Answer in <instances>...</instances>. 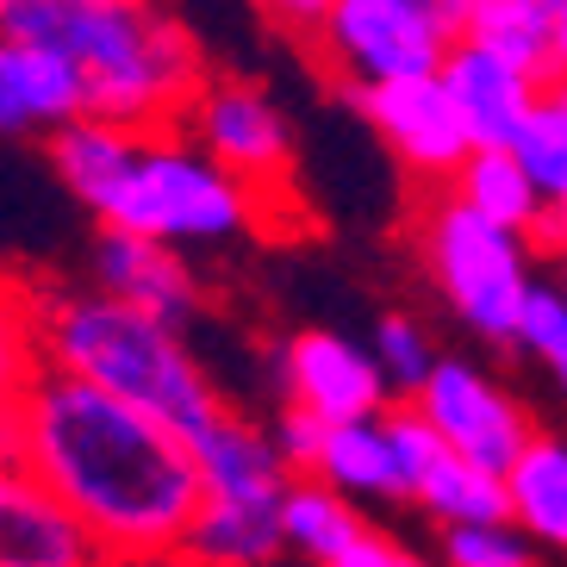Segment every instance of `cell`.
Segmentation results:
<instances>
[{
	"mask_svg": "<svg viewBox=\"0 0 567 567\" xmlns=\"http://www.w3.org/2000/svg\"><path fill=\"white\" fill-rule=\"evenodd\" d=\"M287 499H237V493H206L200 517L182 543V567H268L287 555L281 530Z\"/></svg>",
	"mask_w": 567,
	"mask_h": 567,
	"instance_id": "obj_15",
	"label": "cell"
},
{
	"mask_svg": "<svg viewBox=\"0 0 567 567\" xmlns=\"http://www.w3.org/2000/svg\"><path fill=\"white\" fill-rule=\"evenodd\" d=\"M13 306L25 312V331L13 324V355L82 374L118 400L168 417L187 436H206L225 417V400L200 355L187 350L182 324L118 300L106 287H44Z\"/></svg>",
	"mask_w": 567,
	"mask_h": 567,
	"instance_id": "obj_3",
	"label": "cell"
},
{
	"mask_svg": "<svg viewBox=\"0 0 567 567\" xmlns=\"http://www.w3.org/2000/svg\"><path fill=\"white\" fill-rule=\"evenodd\" d=\"M87 275H94V287L168 318V324H187V318L200 312V275L187 268L182 244H163V237L101 225L94 250H87Z\"/></svg>",
	"mask_w": 567,
	"mask_h": 567,
	"instance_id": "obj_14",
	"label": "cell"
},
{
	"mask_svg": "<svg viewBox=\"0 0 567 567\" xmlns=\"http://www.w3.org/2000/svg\"><path fill=\"white\" fill-rule=\"evenodd\" d=\"M331 567H424V561H417V555H405L386 530H362Z\"/></svg>",
	"mask_w": 567,
	"mask_h": 567,
	"instance_id": "obj_27",
	"label": "cell"
},
{
	"mask_svg": "<svg viewBox=\"0 0 567 567\" xmlns=\"http://www.w3.org/2000/svg\"><path fill=\"white\" fill-rule=\"evenodd\" d=\"M7 467H25L94 524L118 567L182 561L206 474L194 436L51 362L13 355Z\"/></svg>",
	"mask_w": 567,
	"mask_h": 567,
	"instance_id": "obj_1",
	"label": "cell"
},
{
	"mask_svg": "<svg viewBox=\"0 0 567 567\" xmlns=\"http://www.w3.org/2000/svg\"><path fill=\"white\" fill-rule=\"evenodd\" d=\"M275 386H281V405H306L324 424H350V417H381L386 405L400 400L393 381H386L374 343H355L343 331H293L275 350Z\"/></svg>",
	"mask_w": 567,
	"mask_h": 567,
	"instance_id": "obj_9",
	"label": "cell"
},
{
	"mask_svg": "<svg viewBox=\"0 0 567 567\" xmlns=\"http://www.w3.org/2000/svg\"><path fill=\"white\" fill-rule=\"evenodd\" d=\"M312 474H318V481H331L337 493H350L355 505L405 499L400 455H393V436H386V412L381 417H350V424H331Z\"/></svg>",
	"mask_w": 567,
	"mask_h": 567,
	"instance_id": "obj_19",
	"label": "cell"
},
{
	"mask_svg": "<svg viewBox=\"0 0 567 567\" xmlns=\"http://www.w3.org/2000/svg\"><path fill=\"white\" fill-rule=\"evenodd\" d=\"M443 82H450L474 144H517L549 87L536 69H524L517 56L493 51L481 38H455V51L443 56Z\"/></svg>",
	"mask_w": 567,
	"mask_h": 567,
	"instance_id": "obj_13",
	"label": "cell"
},
{
	"mask_svg": "<svg viewBox=\"0 0 567 567\" xmlns=\"http://www.w3.org/2000/svg\"><path fill=\"white\" fill-rule=\"evenodd\" d=\"M44 163L69 200L113 231L200 250L262 225V194L200 151L182 125H125L87 113L44 137Z\"/></svg>",
	"mask_w": 567,
	"mask_h": 567,
	"instance_id": "obj_2",
	"label": "cell"
},
{
	"mask_svg": "<svg viewBox=\"0 0 567 567\" xmlns=\"http://www.w3.org/2000/svg\"><path fill=\"white\" fill-rule=\"evenodd\" d=\"M536 244H549L555 256L567 250V194H555V200H549V225H543V237H536Z\"/></svg>",
	"mask_w": 567,
	"mask_h": 567,
	"instance_id": "obj_29",
	"label": "cell"
},
{
	"mask_svg": "<svg viewBox=\"0 0 567 567\" xmlns=\"http://www.w3.org/2000/svg\"><path fill=\"white\" fill-rule=\"evenodd\" d=\"M368 343H374V355H381L386 381H393V393H400V400H412L417 386L431 381V368L443 362V350L431 343V331H424L412 312H381Z\"/></svg>",
	"mask_w": 567,
	"mask_h": 567,
	"instance_id": "obj_24",
	"label": "cell"
},
{
	"mask_svg": "<svg viewBox=\"0 0 567 567\" xmlns=\"http://www.w3.org/2000/svg\"><path fill=\"white\" fill-rule=\"evenodd\" d=\"M412 244H417V262H424L431 287L443 293V306L462 318L467 331L481 343H512L524 300L536 287L530 237L493 225L486 213H474L455 194H436L417 213Z\"/></svg>",
	"mask_w": 567,
	"mask_h": 567,
	"instance_id": "obj_5",
	"label": "cell"
},
{
	"mask_svg": "<svg viewBox=\"0 0 567 567\" xmlns=\"http://www.w3.org/2000/svg\"><path fill=\"white\" fill-rule=\"evenodd\" d=\"M436 567H536V543L512 517L493 524H443L436 530Z\"/></svg>",
	"mask_w": 567,
	"mask_h": 567,
	"instance_id": "obj_23",
	"label": "cell"
},
{
	"mask_svg": "<svg viewBox=\"0 0 567 567\" xmlns=\"http://www.w3.org/2000/svg\"><path fill=\"white\" fill-rule=\"evenodd\" d=\"M87 113H94V94H87L82 63H69L51 44L0 38V132L13 144L51 137Z\"/></svg>",
	"mask_w": 567,
	"mask_h": 567,
	"instance_id": "obj_12",
	"label": "cell"
},
{
	"mask_svg": "<svg viewBox=\"0 0 567 567\" xmlns=\"http://www.w3.org/2000/svg\"><path fill=\"white\" fill-rule=\"evenodd\" d=\"M355 113L368 118V132L381 137L393 163L412 175V182H455V168L481 151L474 132H467L462 106H455L443 69L436 75H400V82H374V87H350Z\"/></svg>",
	"mask_w": 567,
	"mask_h": 567,
	"instance_id": "obj_7",
	"label": "cell"
},
{
	"mask_svg": "<svg viewBox=\"0 0 567 567\" xmlns=\"http://www.w3.org/2000/svg\"><path fill=\"white\" fill-rule=\"evenodd\" d=\"M337 0H256V13L268 19V25H281V32H300L312 38L318 25H324V13H331Z\"/></svg>",
	"mask_w": 567,
	"mask_h": 567,
	"instance_id": "obj_28",
	"label": "cell"
},
{
	"mask_svg": "<svg viewBox=\"0 0 567 567\" xmlns=\"http://www.w3.org/2000/svg\"><path fill=\"white\" fill-rule=\"evenodd\" d=\"M505 486H512V524L530 536L536 549L567 555V436L536 431L524 443L512 467H505Z\"/></svg>",
	"mask_w": 567,
	"mask_h": 567,
	"instance_id": "obj_18",
	"label": "cell"
},
{
	"mask_svg": "<svg viewBox=\"0 0 567 567\" xmlns=\"http://www.w3.org/2000/svg\"><path fill=\"white\" fill-rule=\"evenodd\" d=\"M0 567H118L75 505H63L51 486L7 467L0 474Z\"/></svg>",
	"mask_w": 567,
	"mask_h": 567,
	"instance_id": "obj_11",
	"label": "cell"
},
{
	"mask_svg": "<svg viewBox=\"0 0 567 567\" xmlns=\"http://www.w3.org/2000/svg\"><path fill=\"white\" fill-rule=\"evenodd\" d=\"M512 350H524L567 400V287L561 281H543L536 275L530 300H524V318H517V337Z\"/></svg>",
	"mask_w": 567,
	"mask_h": 567,
	"instance_id": "obj_22",
	"label": "cell"
},
{
	"mask_svg": "<svg viewBox=\"0 0 567 567\" xmlns=\"http://www.w3.org/2000/svg\"><path fill=\"white\" fill-rule=\"evenodd\" d=\"M0 38L82 63L94 113L125 125H182L206 87L200 44L163 0H0Z\"/></svg>",
	"mask_w": 567,
	"mask_h": 567,
	"instance_id": "obj_4",
	"label": "cell"
},
{
	"mask_svg": "<svg viewBox=\"0 0 567 567\" xmlns=\"http://www.w3.org/2000/svg\"><path fill=\"white\" fill-rule=\"evenodd\" d=\"M567 0H443V13L455 19L462 38H481L493 51L517 56L536 69L543 82H555V19Z\"/></svg>",
	"mask_w": 567,
	"mask_h": 567,
	"instance_id": "obj_17",
	"label": "cell"
},
{
	"mask_svg": "<svg viewBox=\"0 0 567 567\" xmlns=\"http://www.w3.org/2000/svg\"><path fill=\"white\" fill-rule=\"evenodd\" d=\"M555 75L567 82V7H561V19H555Z\"/></svg>",
	"mask_w": 567,
	"mask_h": 567,
	"instance_id": "obj_30",
	"label": "cell"
},
{
	"mask_svg": "<svg viewBox=\"0 0 567 567\" xmlns=\"http://www.w3.org/2000/svg\"><path fill=\"white\" fill-rule=\"evenodd\" d=\"M450 194L467 200L474 213H486L493 225H505V231L530 237V244L549 225V187L536 182V168L524 163L517 144H481V151L455 168Z\"/></svg>",
	"mask_w": 567,
	"mask_h": 567,
	"instance_id": "obj_16",
	"label": "cell"
},
{
	"mask_svg": "<svg viewBox=\"0 0 567 567\" xmlns=\"http://www.w3.org/2000/svg\"><path fill=\"white\" fill-rule=\"evenodd\" d=\"M281 530H287V549L293 555H306L312 567H331L368 524H362V505L350 493H337L318 474H293L287 505H281Z\"/></svg>",
	"mask_w": 567,
	"mask_h": 567,
	"instance_id": "obj_21",
	"label": "cell"
},
{
	"mask_svg": "<svg viewBox=\"0 0 567 567\" xmlns=\"http://www.w3.org/2000/svg\"><path fill=\"white\" fill-rule=\"evenodd\" d=\"M412 400H417V412L443 431L450 450L474 455V462H486V467H499V474L536 436L530 405L517 400L499 374H486L481 362H462V355H443V362L431 368V381L417 386Z\"/></svg>",
	"mask_w": 567,
	"mask_h": 567,
	"instance_id": "obj_10",
	"label": "cell"
},
{
	"mask_svg": "<svg viewBox=\"0 0 567 567\" xmlns=\"http://www.w3.org/2000/svg\"><path fill=\"white\" fill-rule=\"evenodd\" d=\"M517 151H524V163L536 168V182L549 187V200L567 194V82L561 75L543 87L530 125H524V137H517Z\"/></svg>",
	"mask_w": 567,
	"mask_h": 567,
	"instance_id": "obj_25",
	"label": "cell"
},
{
	"mask_svg": "<svg viewBox=\"0 0 567 567\" xmlns=\"http://www.w3.org/2000/svg\"><path fill=\"white\" fill-rule=\"evenodd\" d=\"M455 38L462 32L443 0H337L306 44L343 87H374L400 75H436Z\"/></svg>",
	"mask_w": 567,
	"mask_h": 567,
	"instance_id": "obj_6",
	"label": "cell"
},
{
	"mask_svg": "<svg viewBox=\"0 0 567 567\" xmlns=\"http://www.w3.org/2000/svg\"><path fill=\"white\" fill-rule=\"evenodd\" d=\"M555 281H561V287H567V250H561V256H555Z\"/></svg>",
	"mask_w": 567,
	"mask_h": 567,
	"instance_id": "obj_31",
	"label": "cell"
},
{
	"mask_svg": "<svg viewBox=\"0 0 567 567\" xmlns=\"http://www.w3.org/2000/svg\"><path fill=\"white\" fill-rule=\"evenodd\" d=\"M412 505L431 517L436 530L443 524H493V517H512V486H505L499 467L474 462L462 450H443L431 462V474L417 481Z\"/></svg>",
	"mask_w": 567,
	"mask_h": 567,
	"instance_id": "obj_20",
	"label": "cell"
},
{
	"mask_svg": "<svg viewBox=\"0 0 567 567\" xmlns=\"http://www.w3.org/2000/svg\"><path fill=\"white\" fill-rule=\"evenodd\" d=\"M268 431H275V443H281V455H287V467H293V474H312L331 424H324L318 412H306V405H281V417H275Z\"/></svg>",
	"mask_w": 567,
	"mask_h": 567,
	"instance_id": "obj_26",
	"label": "cell"
},
{
	"mask_svg": "<svg viewBox=\"0 0 567 567\" xmlns=\"http://www.w3.org/2000/svg\"><path fill=\"white\" fill-rule=\"evenodd\" d=\"M182 132L200 151H213L231 175H244L262 200H275L287 187V175H293V132H287L281 106L268 101L256 82L206 75V87L182 113Z\"/></svg>",
	"mask_w": 567,
	"mask_h": 567,
	"instance_id": "obj_8",
	"label": "cell"
}]
</instances>
